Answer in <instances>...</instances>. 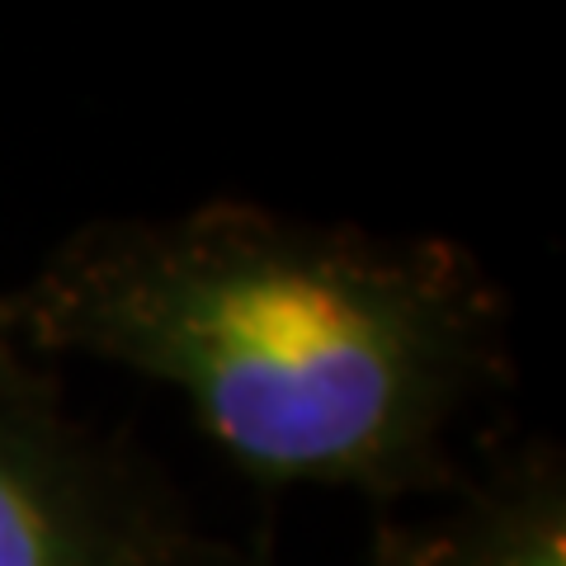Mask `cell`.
<instances>
[{
    "mask_svg": "<svg viewBox=\"0 0 566 566\" xmlns=\"http://www.w3.org/2000/svg\"><path fill=\"white\" fill-rule=\"evenodd\" d=\"M166 476L62 401L0 331V566H218Z\"/></svg>",
    "mask_w": 566,
    "mask_h": 566,
    "instance_id": "7a4b0ae2",
    "label": "cell"
},
{
    "mask_svg": "<svg viewBox=\"0 0 566 566\" xmlns=\"http://www.w3.org/2000/svg\"><path fill=\"white\" fill-rule=\"evenodd\" d=\"M0 331L33 359L175 387L260 486H458L453 434L510 378L505 303L463 245L212 199L71 232Z\"/></svg>",
    "mask_w": 566,
    "mask_h": 566,
    "instance_id": "6da1fadb",
    "label": "cell"
},
{
    "mask_svg": "<svg viewBox=\"0 0 566 566\" xmlns=\"http://www.w3.org/2000/svg\"><path fill=\"white\" fill-rule=\"evenodd\" d=\"M218 566H270L264 557H251V553H241V547H227V557Z\"/></svg>",
    "mask_w": 566,
    "mask_h": 566,
    "instance_id": "277c9868",
    "label": "cell"
},
{
    "mask_svg": "<svg viewBox=\"0 0 566 566\" xmlns=\"http://www.w3.org/2000/svg\"><path fill=\"white\" fill-rule=\"evenodd\" d=\"M378 566H566V468L528 444L424 524H382Z\"/></svg>",
    "mask_w": 566,
    "mask_h": 566,
    "instance_id": "3957f363",
    "label": "cell"
}]
</instances>
